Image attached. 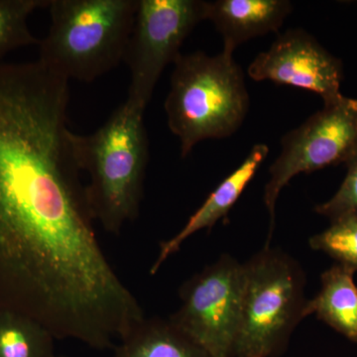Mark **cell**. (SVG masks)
<instances>
[{
	"instance_id": "cell-1",
	"label": "cell",
	"mask_w": 357,
	"mask_h": 357,
	"mask_svg": "<svg viewBox=\"0 0 357 357\" xmlns=\"http://www.w3.org/2000/svg\"><path fill=\"white\" fill-rule=\"evenodd\" d=\"M69 100V81L38 61L0 63V306L84 344L121 325L136 298L96 237Z\"/></svg>"
},
{
	"instance_id": "cell-2",
	"label": "cell",
	"mask_w": 357,
	"mask_h": 357,
	"mask_svg": "<svg viewBox=\"0 0 357 357\" xmlns=\"http://www.w3.org/2000/svg\"><path fill=\"white\" fill-rule=\"evenodd\" d=\"M79 170L86 171V199L93 220L119 234L139 213L148 157L144 109L124 102L95 132L70 134Z\"/></svg>"
},
{
	"instance_id": "cell-3",
	"label": "cell",
	"mask_w": 357,
	"mask_h": 357,
	"mask_svg": "<svg viewBox=\"0 0 357 357\" xmlns=\"http://www.w3.org/2000/svg\"><path fill=\"white\" fill-rule=\"evenodd\" d=\"M173 65L164 107L185 158L202 141L223 139L236 132L248 114L250 100L234 54H181Z\"/></svg>"
},
{
	"instance_id": "cell-4",
	"label": "cell",
	"mask_w": 357,
	"mask_h": 357,
	"mask_svg": "<svg viewBox=\"0 0 357 357\" xmlns=\"http://www.w3.org/2000/svg\"><path fill=\"white\" fill-rule=\"evenodd\" d=\"M138 0H49L51 24L39 59L64 79L91 82L123 61Z\"/></svg>"
},
{
	"instance_id": "cell-5",
	"label": "cell",
	"mask_w": 357,
	"mask_h": 357,
	"mask_svg": "<svg viewBox=\"0 0 357 357\" xmlns=\"http://www.w3.org/2000/svg\"><path fill=\"white\" fill-rule=\"evenodd\" d=\"M241 325L234 357H275L287 347L306 318L305 277L299 263L278 248L265 246L244 263Z\"/></svg>"
},
{
	"instance_id": "cell-6",
	"label": "cell",
	"mask_w": 357,
	"mask_h": 357,
	"mask_svg": "<svg viewBox=\"0 0 357 357\" xmlns=\"http://www.w3.org/2000/svg\"><path fill=\"white\" fill-rule=\"evenodd\" d=\"M244 263L222 255L183 284L171 321L211 357H234L243 314Z\"/></svg>"
},
{
	"instance_id": "cell-7",
	"label": "cell",
	"mask_w": 357,
	"mask_h": 357,
	"mask_svg": "<svg viewBox=\"0 0 357 357\" xmlns=\"http://www.w3.org/2000/svg\"><path fill=\"white\" fill-rule=\"evenodd\" d=\"M206 17L204 0H138L123 58L130 70L126 102L146 109L164 69L175 63L185 40Z\"/></svg>"
},
{
	"instance_id": "cell-8",
	"label": "cell",
	"mask_w": 357,
	"mask_h": 357,
	"mask_svg": "<svg viewBox=\"0 0 357 357\" xmlns=\"http://www.w3.org/2000/svg\"><path fill=\"white\" fill-rule=\"evenodd\" d=\"M281 147L280 155L269 168L263 197L270 215L269 236L274 229L277 199L294 177L347 163L356 153L357 100L342 96L324 105L323 109L285 134Z\"/></svg>"
},
{
	"instance_id": "cell-9",
	"label": "cell",
	"mask_w": 357,
	"mask_h": 357,
	"mask_svg": "<svg viewBox=\"0 0 357 357\" xmlns=\"http://www.w3.org/2000/svg\"><path fill=\"white\" fill-rule=\"evenodd\" d=\"M248 76L317 93L324 105L342 98V63L303 29H289L249 65Z\"/></svg>"
},
{
	"instance_id": "cell-10",
	"label": "cell",
	"mask_w": 357,
	"mask_h": 357,
	"mask_svg": "<svg viewBox=\"0 0 357 357\" xmlns=\"http://www.w3.org/2000/svg\"><path fill=\"white\" fill-rule=\"evenodd\" d=\"M269 147L259 143L251 148L248 157L230 175L211 192L203 204L195 211L177 234L160 244L159 255L152 265L150 273L154 275L160 268L177 253L183 244L196 232L211 229L218 220L227 217L253 180L260 166L267 158Z\"/></svg>"
},
{
	"instance_id": "cell-11",
	"label": "cell",
	"mask_w": 357,
	"mask_h": 357,
	"mask_svg": "<svg viewBox=\"0 0 357 357\" xmlns=\"http://www.w3.org/2000/svg\"><path fill=\"white\" fill-rule=\"evenodd\" d=\"M292 10L288 0H215L206 1V20L222 35V51L234 54L249 40L278 32Z\"/></svg>"
},
{
	"instance_id": "cell-12",
	"label": "cell",
	"mask_w": 357,
	"mask_h": 357,
	"mask_svg": "<svg viewBox=\"0 0 357 357\" xmlns=\"http://www.w3.org/2000/svg\"><path fill=\"white\" fill-rule=\"evenodd\" d=\"M356 271L344 264L333 265L321 276V290L307 300L305 314L319 321L352 342H357V286Z\"/></svg>"
},
{
	"instance_id": "cell-13",
	"label": "cell",
	"mask_w": 357,
	"mask_h": 357,
	"mask_svg": "<svg viewBox=\"0 0 357 357\" xmlns=\"http://www.w3.org/2000/svg\"><path fill=\"white\" fill-rule=\"evenodd\" d=\"M114 357H211L170 319L145 318L117 342Z\"/></svg>"
},
{
	"instance_id": "cell-14",
	"label": "cell",
	"mask_w": 357,
	"mask_h": 357,
	"mask_svg": "<svg viewBox=\"0 0 357 357\" xmlns=\"http://www.w3.org/2000/svg\"><path fill=\"white\" fill-rule=\"evenodd\" d=\"M55 340L36 319L0 306V357H55Z\"/></svg>"
},
{
	"instance_id": "cell-15",
	"label": "cell",
	"mask_w": 357,
	"mask_h": 357,
	"mask_svg": "<svg viewBox=\"0 0 357 357\" xmlns=\"http://www.w3.org/2000/svg\"><path fill=\"white\" fill-rule=\"evenodd\" d=\"M49 0H0V58L24 47L38 46L28 20L35 10L48 7Z\"/></svg>"
},
{
	"instance_id": "cell-16",
	"label": "cell",
	"mask_w": 357,
	"mask_h": 357,
	"mask_svg": "<svg viewBox=\"0 0 357 357\" xmlns=\"http://www.w3.org/2000/svg\"><path fill=\"white\" fill-rule=\"evenodd\" d=\"M310 246L357 271V218L331 222L330 227L312 236Z\"/></svg>"
},
{
	"instance_id": "cell-17",
	"label": "cell",
	"mask_w": 357,
	"mask_h": 357,
	"mask_svg": "<svg viewBox=\"0 0 357 357\" xmlns=\"http://www.w3.org/2000/svg\"><path fill=\"white\" fill-rule=\"evenodd\" d=\"M347 175L337 192L314 211L328 218L331 222L345 218H357V152L345 163Z\"/></svg>"
},
{
	"instance_id": "cell-18",
	"label": "cell",
	"mask_w": 357,
	"mask_h": 357,
	"mask_svg": "<svg viewBox=\"0 0 357 357\" xmlns=\"http://www.w3.org/2000/svg\"><path fill=\"white\" fill-rule=\"evenodd\" d=\"M55 357H65V356H56Z\"/></svg>"
}]
</instances>
